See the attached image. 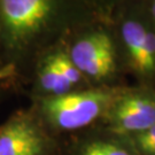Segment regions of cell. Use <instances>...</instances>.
I'll return each instance as SVG.
<instances>
[{
  "label": "cell",
  "mask_w": 155,
  "mask_h": 155,
  "mask_svg": "<svg viewBox=\"0 0 155 155\" xmlns=\"http://www.w3.org/2000/svg\"><path fill=\"white\" fill-rule=\"evenodd\" d=\"M116 94L105 90L52 95L43 100L41 109L54 127L63 130H76L87 127L107 114Z\"/></svg>",
  "instance_id": "1"
},
{
  "label": "cell",
  "mask_w": 155,
  "mask_h": 155,
  "mask_svg": "<svg viewBox=\"0 0 155 155\" xmlns=\"http://www.w3.org/2000/svg\"><path fill=\"white\" fill-rule=\"evenodd\" d=\"M107 115L115 132H143L155 124V94L150 91H130L117 95Z\"/></svg>",
  "instance_id": "2"
},
{
  "label": "cell",
  "mask_w": 155,
  "mask_h": 155,
  "mask_svg": "<svg viewBox=\"0 0 155 155\" xmlns=\"http://www.w3.org/2000/svg\"><path fill=\"white\" fill-rule=\"evenodd\" d=\"M52 13L47 0H4L0 2V16L13 41H21L36 33Z\"/></svg>",
  "instance_id": "3"
},
{
  "label": "cell",
  "mask_w": 155,
  "mask_h": 155,
  "mask_svg": "<svg viewBox=\"0 0 155 155\" xmlns=\"http://www.w3.org/2000/svg\"><path fill=\"white\" fill-rule=\"evenodd\" d=\"M69 58L82 74L93 78L109 76L115 69V48L109 36L93 32L76 41Z\"/></svg>",
  "instance_id": "4"
},
{
  "label": "cell",
  "mask_w": 155,
  "mask_h": 155,
  "mask_svg": "<svg viewBox=\"0 0 155 155\" xmlns=\"http://www.w3.org/2000/svg\"><path fill=\"white\" fill-rule=\"evenodd\" d=\"M48 140L28 116H16L0 130V155H45Z\"/></svg>",
  "instance_id": "5"
},
{
  "label": "cell",
  "mask_w": 155,
  "mask_h": 155,
  "mask_svg": "<svg viewBox=\"0 0 155 155\" xmlns=\"http://www.w3.org/2000/svg\"><path fill=\"white\" fill-rule=\"evenodd\" d=\"M147 29L137 20H127L123 23L122 37L127 55L136 71H140L145 52Z\"/></svg>",
  "instance_id": "6"
},
{
  "label": "cell",
  "mask_w": 155,
  "mask_h": 155,
  "mask_svg": "<svg viewBox=\"0 0 155 155\" xmlns=\"http://www.w3.org/2000/svg\"><path fill=\"white\" fill-rule=\"evenodd\" d=\"M39 79L43 89L47 92H51L53 95L69 93L70 89L72 87L56 67L52 55L45 60L39 72Z\"/></svg>",
  "instance_id": "7"
},
{
  "label": "cell",
  "mask_w": 155,
  "mask_h": 155,
  "mask_svg": "<svg viewBox=\"0 0 155 155\" xmlns=\"http://www.w3.org/2000/svg\"><path fill=\"white\" fill-rule=\"evenodd\" d=\"M53 60L55 62L56 67L59 68V70L61 71L63 77L66 78V81L70 85L78 84L82 79V72L77 69V67L74 64L71 59L64 53H56L54 55H52Z\"/></svg>",
  "instance_id": "8"
},
{
  "label": "cell",
  "mask_w": 155,
  "mask_h": 155,
  "mask_svg": "<svg viewBox=\"0 0 155 155\" xmlns=\"http://www.w3.org/2000/svg\"><path fill=\"white\" fill-rule=\"evenodd\" d=\"M81 155H132L130 150L109 141H94L87 145Z\"/></svg>",
  "instance_id": "9"
},
{
  "label": "cell",
  "mask_w": 155,
  "mask_h": 155,
  "mask_svg": "<svg viewBox=\"0 0 155 155\" xmlns=\"http://www.w3.org/2000/svg\"><path fill=\"white\" fill-rule=\"evenodd\" d=\"M155 71V32L147 29L146 41H145V52L143 63L140 68V75H150Z\"/></svg>",
  "instance_id": "10"
},
{
  "label": "cell",
  "mask_w": 155,
  "mask_h": 155,
  "mask_svg": "<svg viewBox=\"0 0 155 155\" xmlns=\"http://www.w3.org/2000/svg\"><path fill=\"white\" fill-rule=\"evenodd\" d=\"M133 143L141 155H155V124L143 132L133 134Z\"/></svg>",
  "instance_id": "11"
},
{
  "label": "cell",
  "mask_w": 155,
  "mask_h": 155,
  "mask_svg": "<svg viewBox=\"0 0 155 155\" xmlns=\"http://www.w3.org/2000/svg\"><path fill=\"white\" fill-rule=\"evenodd\" d=\"M152 15H153V17H154L155 20V1L153 2V5H152Z\"/></svg>",
  "instance_id": "12"
}]
</instances>
